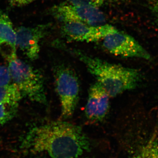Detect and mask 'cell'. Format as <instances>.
Returning a JSON list of instances; mask_svg holds the SVG:
<instances>
[{
  "label": "cell",
  "mask_w": 158,
  "mask_h": 158,
  "mask_svg": "<svg viewBox=\"0 0 158 158\" xmlns=\"http://www.w3.org/2000/svg\"><path fill=\"white\" fill-rule=\"evenodd\" d=\"M17 34L8 15L0 12V54L8 61L17 57Z\"/></svg>",
  "instance_id": "obj_10"
},
{
  "label": "cell",
  "mask_w": 158,
  "mask_h": 158,
  "mask_svg": "<svg viewBox=\"0 0 158 158\" xmlns=\"http://www.w3.org/2000/svg\"><path fill=\"white\" fill-rule=\"evenodd\" d=\"M21 147L35 153L44 152L52 158H78L90 150V142L80 127L60 120L32 128Z\"/></svg>",
  "instance_id": "obj_1"
},
{
  "label": "cell",
  "mask_w": 158,
  "mask_h": 158,
  "mask_svg": "<svg viewBox=\"0 0 158 158\" xmlns=\"http://www.w3.org/2000/svg\"><path fill=\"white\" fill-rule=\"evenodd\" d=\"M19 103L0 102V126L14 118L18 109Z\"/></svg>",
  "instance_id": "obj_12"
},
{
  "label": "cell",
  "mask_w": 158,
  "mask_h": 158,
  "mask_svg": "<svg viewBox=\"0 0 158 158\" xmlns=\"http://www.w3.org/2000/svg\"><path fill=\"white\" fill-rule=\"evenodd\" d=\"M102 40L104 48L114 56L151 60L149 53L134 37L123 32L117 30Z\"/></svg>",
  "instance_id": "obj_6"
},
{
  "label": "cell",
  "mask_w": 158,
  "mask_h": 158,
  "mask_svg": "<svg viewBox=\"0 0 158 158\" xmlns=\"http://www.w3.org/2000/svg\"><path fill=\"white\" fill-rule=\"evenodd\" d=\"M110 0H68L69 3L75 5H89L98 8Z\"/></svg>",
  "instance_id": "obj_14"
},
{
  "label": "cell",
  "mask_w": 158,
  "mask_h": 158,
  "mask_svg": "<svg viewBox=\"0 0 158 158\" xmlns=\"http://www.w3.org/2000/svg\"><path fill=\"white\" fill-rule=\"evenodd\" d=\"M35 1L36 0H9V2L11 6L21 7L31 4Z\"/></svg>",
  "instance_id": "obj_17"
},
{
  "label": "cell",
  "mask_w": 158,
  "mask_h": 158,
  "mask_svg": "<svg viewBox=\"0 0 158 158\" xmlns=\"http://www.w3.org/2000/svg\"><path fill=\"white\" fill-rule=\"evenodd\" d=\"M32 158H46L45 157L42 156H37L35 157Z\"/></svg>",
  "instance_id": "obj_18"
},
{
  "label": "cell",
  "mask_w": 158,
  "mask_h": 158,
  "mask_svg": "<svg viewBox=\"0 0 158 158\" xmlns=\"http://www.w3.org/2000/svg\"><path fill=\"white\" fill-rule=\"evenodd\" d=\"M11 81L8 67L0 65V87L9 85Z\"/></svg>",
  "instance_id": "obj_15"
},
{
  "label": "cell",
  "mask_w": 158,
  "mask_h": 158,
  "mask_svg": "<svg viewBox=\"0 0 158 158\" xmlns=\"http://www.w3.org/2000/svg\"><path fill=\"white\" fill-rule=\"evenodd\" d=\"M138 158H158V140L154 136L142 148Z\"/></svg>",
  "instance_id": "obj_13"
},
{
  "label": "cell",
  "mask_w": 158,
  "mask_h": 158,
  "mask_svg": "<svg viewBox=\"0 0 158 158\" xmlns=\"http://www.w3.org/2000/svg\"><path fill=\"white\" fill-rule=\"evenodd\" d=\"M146 2L152 14L158 22V0H146Z\"/></svg>",
  "instance_id": "obj_16"
},
{
  "label": "cell",
  "mask_w": 158,
  "mask_h": 158,
  "mask_svg": "<svg viewBox=\"0 0 158 158\" xmlns=\"http://www.w3.org/2000/svg\"><path fill=\"white\" fill-rule=\"evenodd\" d=\"M62 31L70 40L78 42H94L102 40L107 35L117 31L109 24L92 26L77 22L63 23Z\"/></svg>",
  "instance_id": "obj_7"
},
{
  "label": "cell",
  "mask_w": 158,
  "mask_h": 158,
  "mask_svg": "<svg viewBox=\"0 0 158 158\" xmlns=\"http://www.w3.org/2000/svg\"><path fill=\"white\" fill-rule=\"evenodd\" d=\"M11 81L22 95L42 104L47 102L44 80L42 74L17 57L9 61Z\"/></svg>",
  "instance_id": "obj_3"
},
{
  "label": "cell",
  "mask_w": 158,
  "mask_h": 158,
  "mask_svg": "<svg viewBox=\"0 0 158 158\" xmlns=\"http://www.w3.org/2000/svg\"><path fill=\"white\" fill-rule=\"evenodd\" d=\"M46 26L21 27L16 31L17 48L31 60L38 59L40 52V43L45 33Z\"/></svg>",
  "instance_id": "obj_9"
},
{
  "label": "cell",
  "mask_w": 158,
  "mask_h": 158,
  "mask_svg": "<svg viewBox=\"0 0 158 158\" xmlns=\"http://www.w3.org/2000/svg\"><path fill=\"white\" fill-rule=\"evenodd\" d=\"M69 52L85 64L110 97L135 89L141 82V75L137 69L109 63L75 50H69Z\"/></svg>",
  "instance_id": "obj_2"
},
{
  "label": "cell",
  "mask_w": 158,
  "mask_h": 158,
  "mask_svg": "<svg viewBox=\"0 0 158 158\" xmlns=\"http://www.w3.org/2000/svg\"><path fill=\"white\" fill-rule=\"evenodd\" d=\"M22 96L19 89L13 83L0 87V102L19 104Z\"/></svg>",
  "instance_id": "obj_11"
},
{
  "label": "cell",
  "mask_w": 158,
  "mask_h": 158,
  "mask_svg": "<svg viewBox=\"0 0 158 158\" xmlns=\"http://www.w3.org/2000/svg\"><path fill=\"white\" fill-rule=\"evenodd\" d=\"M52 13L55 18L63 23L77 22L98 26L106 23L104 15L98 8L89 5L60 4L52 8Z\"/></svg>",
  "instance_id": "obj_5"
},
{
  "label": "cell",
  "mask_w": 158,
  "mask_h": 158,
  "mask_svg": "<svg viewBox=\"0 0 158 158\" xmlns=\"http://www.w3.org/2000/svg\"><path fill=\"white\" fill-rule=\"evenodd\" d=\"M110 96L98 82L93 84L88 91L85 114L88 120L94 122L102 121L110 108Z\"/></svg>",
  "instance_id": "obj_8"
},
{
  "label": "cell",
  "mask_w": 158,
  "mask_h": 158,
  "mask_svg": "<svg viewBox=\"0 0 158 158\" xmlns=\"http://www.w3.org/2000/svg\"><path fill=\"white\" fill-rule=\"evenodd\" d=\"M138 158V156H137V157H134V158Z\"/></svg>",
  "instance_id": "obj_19"
},
{
  "label": "cell",
  "mask_w": 158,
  "mask_h": 158,
  "mask_svg": "<svg viewBox=\"0 0 158 158\" xmlns=\"http://www.w3.org/2000/svg\"><path fill=\"white\" fill-rule=\"evenodd\" d=\"M56 92L61 104L62 119L70 118L76 109L79 98L78 79L70 67L62 65L55 72Z\"/></svg>",
  "instance_id": "obj_4"
}]
</instances>
